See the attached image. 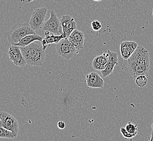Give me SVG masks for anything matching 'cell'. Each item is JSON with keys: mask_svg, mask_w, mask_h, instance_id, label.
Here are the masks:
<instances>
[{"mask_svg": "<svg viewBox=\"0 0 153 141\" xmlns=\"http://www.w3.org/2000/svg\"><path fill=\"white\" fill-rule=\"evenodd\" d=\"M128 68L133 76L140 75L147 76L150 70L149 53L143 46H138L135 51L128 59Z\"/></svg>", "mask_w": 153, "mask_h": 141, "instance_id": "6da1fadb", "label": "cell"}, {"mask_svg": "<svg viewBox=\"0 0 153 141\" xmlns=\"http://www.w3.org/2000/svg\"><path fill=\"white\" fill-rule=\"evenodd\" d=\"M20 49L28 65H42L45 59V50L41 41L36 40L27 46L20 47Z\"/></svg>", "mask_w": 153, "mask_h": 141, "instance_id": "7a4b0ae2", "label": "cell"}, {"mask_svg": "<svg viewBox=\"0 0 153 141\" xmlns=\"http://www.w3.org/2000/svg\"><path fill=\"white\" fill-rule=\"evenodd\" d=\"M36 33L30 26L29 22L18 23L12 27L7 34V38L12 45L18 44L21 39L27 35Z\"/></svg>", "mask_w": 153, "mask_h": 141, "instance_id": "3957f363", "label": "cell"}, {"mask_svg": "<svg viewBox=\"0 0 153 141\" xmlns=\"http://www.w3.org/2000/svg\"><path fill=\"white\" fill-rule=\"evenodd\" d=\"M56 52L62 58L70 60L76 55L78 50L68 38L62 39L56 44Z\"/></svg>", "mask_w": 153, "mask_h": 141, "instance_id": "277c9868", "label": "cell"}, {"mask_svg": "<svg viewBox=\"0 0 153 141\" xmlns=\"http://www.w3.org/2000/svg\"><path fill=\"white\" fill-rule=\"evenodd\" d=\"M42 28L45 32L48 31L54 35H61L63 33L61 21L53 10L51 11L50 18L45 22Z\"/></svg>", "mask_w": 153, "mask_h": 141, "instance_id": "5b68a950", "label": "cell"}, {"mask_svg": "<svg viewBox=\"0 0 153 141\" xmlns=\"http://www.w3.org/2000/svg\"><path fill=\"white\" fill-rule=\"evenodd\" d=\"M0 126L9 130L18 136L20 128L17 119L13 116L6 112L0 113Z\"/></svg>", "mask_w": 153, "mask_h": 141, "instance_id": "8992f818", "label": "cell"}, {"mask_svg": "<svg viewBox=\"0 0 153 141\" xmlns=\"http://www.w3.org/2000/svg\"><path fill=\"white\" fill-rule=\"evenodd\" d=\"M47 12L48 9L46 8H39L33 12L29 24L34 31L42 28L45 22Z\"/></svg>", "mask_w": 153, "mask_h": 141, "instance_id": "52a82bcc", "label": "cell"}, {"mask_svg": "<svg viewBox=\"0 0 153 141\" xmlns=\"http://www.w3.org/2000/svg\"><path fill=\"white\" fill-rule=\"evenodd\" d=\"M8 54L10 60L15 65L23 67L27 64L25 59H24L20 46L12 45L9 48Z\"/></svg>", "mask_w": 153, "mask_h": 141, "instance_id": "ba28073f", "label": "cell"}, {"mask_svg": "<svg viewBox=\"0 0 153 141\" xmlns=\"http://www.w3.org/2000/svg\"><path fill=\"white\" fill-rule=\"evenodd\" d=\"M60 21L65 38H68L74 30L76 29V22L74 18L69 15L62 16Z\"/></svg>", "mask_w": 153, "mask_h": 141, "instance_id": "9c48e42d", "label": "cell"}, {"mask_svg": "<svg viewBox=\"0 0 153 141\" xmlns=\"http://www.w3.org/2000/svg\"><path fill=\"white\" fill-rule=\"evenodd\" d=\"M138 46L137 43H136L135 41H126L122 42L120 44V52L122 58L124 60L129 59Z\"/></svg>", "mask_w": 153, "mask_h": 141, "instance_id": "30bf717a", "label": "cell"}, {"mask_svg": "<svg viewBox=\"0 0 153 141\" xmlns=\"http://www.w3.org/2000/svg\"><path fill=\"white\" fill-rule=\"evenodd\" d=\"M86 82L91 88H102L104 85L102 78L96 72H92L86 76Z\"/></svg>", "mask_w": 153, "mask_h": 141, "instance_id": "8fae6325", "label": "cell"}, {"mask_svg": "<svg viewBox=\"0 0 153 141\" xmlns=\"http://www.w3.org/2000/svg\"><path fill=\"white\" fill-rule=\"evenodd\" d=\"M68 40L76 47L78 50L84 48L85 40L84 34L79 30H74L68 38Z\"/></svg>", "mask_w": 153, "mask_h": 141, "instance_id": "7c38bea8", "label": "cell"}, {"mask_svg": "<svg viewBox=\"0 0 153 141\" xmlns=\"http://www.w3.org/2000/svg\"><path fill=\"white\" fill-rule=\"evenodd\" d=\"M50 32L48 31H46L45 35V37L44 38L42 41V44L43 45V47L45 50L47 48L48 45L52 44H57L59 41H60L62 39H65V35L64 33H62L61 35H56L54 34H50Z\"/></svg>", "mask_w": 153, "mask_h": 141, "instance_id": "4fadbf2b", "label": "cell"}, {"mask_svg": "<svg viewBox=\"0 0 153 141\" xmlns=\"http://www.w3.org/2000/svg\"><path fill=\"white\" fill-rule=\"evenodd\" d=\"M43 39L44 38L40 35L37 34L36 33H34L25 36L22 39H21L20 41H19L18 44L14 45H16L20 47H25L36 40L42 42Z\"/></svg>", "mask_w": 153, "mask_h": 141, "instance_id": "5bb4252c", "label": "cell"}, {"mask_svg": "<svg viewBox=\"0 0 153 141\" xmlns=\"http://www.w3.org/2000/svg\"><path fill=\"white\" fill-rule=\"evenodd\" d=\"M17 136L9 130L0 126V138L14 139Z\"/></svg>", "mask_w": 153, "mask_h": 141, "instance_id": "9a60e30c", "label": "cell"}, {"mask_svg": "<svg viewBox=\"0 0 153 141\" xmlns=\"http://www.w3.org/2000/svg\"><path fill=\"white\" fill-rule=\"evenodd\" d=\"M116 65H117L114 63L108 62L106 65V68L104 70H101V73L102 74L103 76L104 77H106L112 73Z\"/></svg>", "mask_w": 153, "mask_h": 141, "instance_id": "2e32d148", "label": "cell"}, {"mask_svg": "<svg viewBox=\"0 0 153 141\" xmlns=\"http://www.w3.org/2000/svg\"><path fill=\"white\" fill-rule=\"evenodd\" d=\"M148 78L145 75H140L136 77L135 83L138 87H144L147 85Z\"/></svg>", "mask_w": 153, "mask_h": 141, "instance_id": "e0dca14e", "label": "cell"}, {"mask_svg": "<svg viewBox=\"0 0 153 141\" xmlns=\"http://www.w3.org/2000/svg\"><path fill=\"white\" fill-rule=\"evenodd\" d=\"M94 59L101 65H107L109 62V55L108 53H104L100 56H97Z\"/></svg>", "mask_w": 153, "mask_h": 141, "instance_id": "ac0fdd59", "label": "cell"}, {"mask_svg": "<svg viewBox=\"0 0 153 141\" xmlns=\"http://www.w3.org/2000/svg\"><path fill=\"white\" fill-rule=\"evenodd\" d=\"M107 53L109 55V62H112L118 65V59L117 53L115 52H112L110 50H108Z\"/></svg>", "mask_w": 153, "mask_h": 141, "instance_id": "d6986e66", "label": "cell"}, {"mask_svg": "<svg viewBox=\"0 0 153 141\" xmlns=\"http://www.w3.org/2000/svg\"><path fill=\"white\" fill-rule=\"evenodd\" d=\"M125 128L130 134H135L137 132V125L131 122H128Z\"/></svg>", "mask_w": 153, "mask_h": 141, "instance_id": "ffe728a7", "label": "cell"}, {"mask_svg": "<svg viewBox=\"0 0 153 141\" xmlns=\"http://www.w3.org/2000/svg\"><path fill=\"white\" fill-rule=\"evenodd\" d=\"M120 132L125 138H132L135 137L137 134V132L135 133V134H130L129 132H128L126 129V128L124 127L121 128Z\"/></svg>", "mask_w": 153, "mask_h": 141, "instance_id": "44dd1931", "label": "cell"}, {"mask_svg": "<svg viewBox=\"0 0 153 141\" xmlns=\"http://www.w3.org/2000/svg\"><path fill=\"white\" fill-rule=\"evenodd\" d=\"M91 27L92 30L94 31H98L102 28V24L100 21L97 20L93 21L91 24Z\"/></svg>", "mask_w": 153, "mask_h": 141, "instance_id": "7402d4cb", "label": "cell"}, {"mask_svg": "<svg viewBox=\"0 0 153 141\" xmlns=\"http://www.w3.org/2000/svg\"><path fill=\"white\" fill-rule=\"evenodd\" d=\"M92 66L95 70L101 71L106 68V65H101L94 59L92 62Z\"/></svg>", "mask_w": 153, "mask_h": 141, "instance_id": "603a6c76", "label": "cell"}, {"mask_svg": "<svg viewBox=\"0 0 153 141\" xmlns=\"http://www.w3.org/2000/svg\"><path fill=\"white\" fill-rule=\"evenodd\" d=\"M57 125L60 129H64L66 126V123L63 121H60L58 123Z\"/></svg>", "mask_w": 153, "mask_h": 141, "instance_id": "cb8c5ba5", "label": "cell"}, {"mask_svg": "<svg viewBox=\"0 0 153 141\" xmlns=\"http://www.w3.org/2000/svg\"><path fill=\"white\" fill-rule=\"evenodd\" d=\"M148 140L150 141H153V129L152 131L150 136L148 137Z\"/></svg>", "mask_w": 153, "mask_h": 141, "instance_id": "d4e9b609", "label": "cell"}, {"mask_svg": "<svg viewBox=\"0 0 153 141\" xmlns=\"http://www.w3.org/2000/svg\"><path fill=\"white\" fill-rule=\"evenodd\" d=\"M93 1H96V2H100V1H102V0H93Z\"/></svg>", "mask_w": 153, "mask_h": 141, "instance_id": "484cf974", "label": "cell"}, {"mask_svg": "<svg viewBox=\"0 0 153 141\" xmlns=\"http://www.w3.org/2000/svg\"><path fill=\"white\" fill-rule=\"evenodd\" d=\"M152 129H153V123L152 124Z\"/></svg>", "mask_w": 153, "mask_h": 141, "instance_id": "4316f807", "label": "cell"}, {"mask_svg": "<svg viewBox=\"0 0 153 141\" xmlns=\"http://www.w3.org/2000/svg\"><path fill=\"white\" fill-rule=\"evenodd\" d=\"M152 15H153V13H152Z\"/></svg>", "mask_w": 153, "mask_h": 141, "instance_id": "83f0119b", "label": "cell"}]
</instances>
